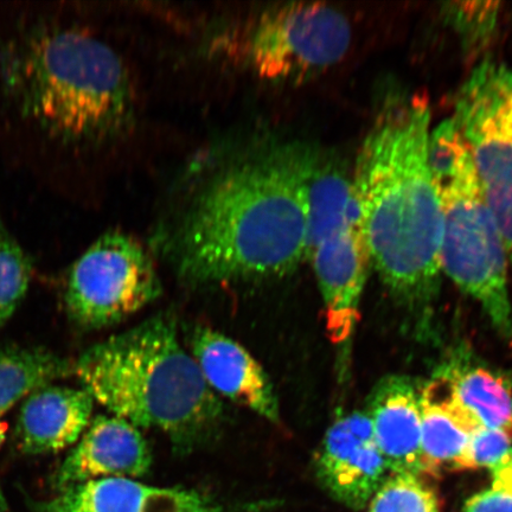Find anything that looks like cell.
<instances>
[{"label": "cell", "mask_w": 512, "mask_h": 512, "mask_svg": "<svg viewBox=\"0 0 512 512\" xmlns=\"http://www.w3.org/2000/svg\"><path fill=\"white\" fill-rule=\"evenodd\" d=\"M309 149L268 147L204 185L162 245L183 283H258L297 271L307 260Z\"/></svg>", "instance_id": "cell-1"}, {"label": "cell", "mask_w": 512, "mask_h": 512, "mask_svg": "<svg viewBox=\"0 0 512 512\" xmlns=\"http://www.w3.org/2000/svg\"><path fill=\"white\" fill-rule=\"evenodd\" d=\"M0 112L46 164L48 155L124 132L133 117L130 75L101 38L43 15L0 41Z\"/></svg>", "instance_id": "cell-2"}, {"label": "cell", "mask_w": 512, "mask_h": 512, "mask_svg": "<svg viewBox=\"0 0 512 512\" xmlns=\"http://www.w3.org/2000/svg\"><path fill=\"white\" fill-rule=\"evenodd\" d=\"M427 101L393 102L364 139L352 185L370 262L389 290L412 309L438 294L443 215L430 163Z\"/></svg>", "instance_id": "cell-3"}, {"label": "cell", "mask_w": 512, "mask_h": 512, "mask_svg": "<svg viewBox=\"0 0 512 512\" xmlns=\"http://www.w3.org/2000/svg\"><path fill=\"white\" fill-rule=\"evenodd\" d=\"M73 375L112 415L163 433L181 452L207 446L226 421L171 315L93 345L74 362Z\"/></svg>", "instance_id": "cell-4"}, {"label": "cell", "mask_w": 512, "mask_h": 512, "mask_svg": "<svg viewBox=\"0 0 512 512\" xmlns=\"http://www.w3.org/2000/svg\"><path fill=\"white\" fill-rule=\"evenodd\" d=\"M430 163L443 215V272L476 299L499 334L512 341L507 251L469 147L452 118L431 132Z\"/></svg>", "instance_id": "cell-5"}, {"label": "cell", "mask_w": 512, "mask_h": 512, "mask_svg": "<svg viewBox=\"0 0 512 512\" xmlns=\"http://www.w3.org/2000/svg\"><path fill=\"white\" fill-rule=\"evenodd\" d=\"M223 49L258 78L300 83L335 66L347 55V16L324 3L274 5L223 38Z\"/></svg>", "instance_id": "cell-6"}, {"label": "cell", "mask_w": 512, "mask_h": 512, "mask_svg": "<svg viewBox=\"0 0 512 512\" xmlns=\"http://www.w3.org/2000/svg\"><path fill=\"white\" fill-rule=\"evenodd\" d=\"M452 119L469 147L512 265V69L480 63L460 88Z\"/></svg>", "instance_id": "cell-7"}, {"label": "cell", "mask_w": 512, "mask_h": 512, "mask_svg": "<svg viewBox=\"0 0 512 512\" xmlns=\"http://www.w3.org/2000/svg\"><path fill=\"white\" fill-rule=\"evenodd\" d=\"M162 294L149 253L118 230L96 240L70 268L66 303L83 329L108 328L136 315Z\"/></svg>", "instance_id": "cell-8"}, {"label": "cell", "mask_w": 512, "mask_h": 512, "mask_svg": "<svg viewBox=\"0 0 512 512\" xmlns=\"http://www.w3.org/2000/svg\"><path fill=\"white\" fill-rule=\"evenodd\" d=\"M315 472L337 502L354 510L367 507L393 476L367 413L344 415L332 424L316 452Z\"/></svg>", "instance_id": "cell-9"}, {"label": "cell", "mask_w": 512, "mask_h": 512, "mask_svg": "<svg viewBox=\"0 0 512 512\" xmlns=\"http://www.w3.org/2000/svg\"><path fill=\"white\" fill-rule=\"evenodd\" d=\"M325 305L326 330L335 344L348 341L360 322V303L371 265L361 222L320 242L309 255Z\"/></svg>", "instance_id": "cell-10"}, {"label": "cell", "mask_w": 512, "mask_h": 512, "mask_svg": "<svg viewBox=\"0 0 512 512\" xmlns=\"http://www.w3.org/2000/svg\"><path fill=\"white\" fill-rule=\"evenodd\" d=\"M189 342L190 355L216 395L278 424L280 407L273 383L249 351L209 326H195Z\"/></svg>", "instance_id": "cell-11"}, {"label": "cell", "mask_w": 512, "mask_h": 512, "mask_svg": "<svg viewBox=\"0 0 512 512\" xmlns=\"http://www.w3.org/2000/svg\"><path fill=\"white\" fill-rule=\"evenodd\" d=\"M152 453L140 428L118 416L98 415L56 473L61 491L101 478L140 479L150 472Z\"/></svg>", "instance_id": "cell-12"}, {"label": "cell", "mask_w": 512, "mask_h": 512, "mask_svg": "<svg viewBox=\"0 0 512 512\" xmlns=\"http://www.w3.org/2000/svg\"><path fill=\"white\" fill-rule=\"evenodd\" d=\"M41 512H223L201 492L159 488L136 479L101 478L70 486L42 505Z\"/></svg>", "instance_id": "cell-13"}, {"label": "cell", "mask_w": 512, "mask_h": 512, "mask_svg": "<svg viewBox=\"0 0 512 512\" xmlns=\"http://www.w3.org/2000/svg\"><path fill=\"white\" fill-rule=\"evenodd\" d=\"M25 399L15 430L23 453L38 456L66 450L91 424L94 400L85 389L48 384Z\"/></svg>", "instance_id": "cell-14"}, {"label": "cell", "mask_w": 512, "mask_h": 512, "mask_svg": "<svg viewBox=\"0 0 512 512\" xmlns=\"http://www.w3.org/2000/svg\"><path fill=\"white\" fill-rule=\"evenodd\" d=\"M416 384L389 376L371 393L368 418L375 440L393 475L421 476V408Z\"/></svg>", "instance_id": "cell-15"}, {"label": "cell", "mask_w": 512, "mask_h": 512, "mask_svg": "<svg viewBox=\"0 0 512 512\" xmlns=\"http://www.w3.org/2000/svg\"><path fill=\"white\" fill-rule=\"evenodd\" d=\"M431 387L472 432L491 428L512 435V387L501 374L484 367H452L435 377Z\"/></svg>", "instance_id": "cell-16"}, {"label": "cell", "mask_w": 512, "mask_h": 512, "mask_svg": "<svg viewBox=\"0 0 512 512\" xmlns=\"http://www.w3.org/2000/svg\"><path fill=\"white\" fill-rule=\"evenodd\" d=\"M307 259L320 242L360 221L352 174L330 153L309 149L306 169Z\"/></svg>", "instance_id": "cell-17"}, {"label": "cell", "mask_w": 512, "mask_h": 512, "mask_svg": "<svg viewBox=\"0 0 512 512\" xmlns=\"http://www.w3.org/2000/svg\"><path fill=\"white\" fill-rule=\"evenodd\" d=\"M74 374V362L41 348L0 349V444L3 416L38 388Z\"/></svg>", "instance_id": "cell-18"}, {"label": "cell", "mask_w": 512, "mask_h": 512, "mask_svg": "<svg viewBox=\"0 0 512 512\" xmlns=\"http://www.w3.org/2000/svg\"><path fill=\"white\" fill-rule=\"evenodd\" d=\"M420 408L422 471L437 477L441 470H466L472 432L450 409L421 395Z\"/></svg>", "instance_id": "cell-19"}, {"label": "cell", "mask_w": 512, "mask_h": 512, "mask_svg": "<svg viewBox=\"0 0 512 512\" xmlns=\"http://www.w3.org/2000/svg\"><path fill=\"white\" fill-rule=\"evenodd\" d=\"M34 265L0 214V328L9 322L28 292Z\"/></svg>", "instance_id": "cell-20"}, {"label": "cell", "mask_w": 512, "mask_h": 512, "mask_svg": "<svg viewBox=\"0 0 512 512\" xmlns=\"http://www.w3.org/2000/svg\"><path fill=\"white\" fill-rule=\"evenodd\" d=\"M368 505V512H440L434 490L414 475H393Z\"/></svg>", "instance_id": "cell-21"}, {"label": "cell", "mask_w": 512, "mask_h": 512, "mask_svg": "<svg viewBox=\"0 0 512 512\" xmlns=\"http://www.w3.org/2000/svg\"><path fill=\"white\" fill-rule=\"evenodd\" d=\"M490 471V488L467 499L463 512H512V451Z\"/></svg>", "instance_id": "cell-22"}, {"label": "cell", "mask_w": 512, "mask_h": 512, "mask_svg": "<svg viewBox=\"0 0 512 512\" xmlns=\"http://www.w3.org/2000/svg\"><path fill=\"white\" fill-rule=\"evenodd\" d=\"M512 451V435L491 428H479L472 433L467 448L466 470L486 467L491 470L507 458Z\"/></svg>", "instance_id": "cell-23"}, {"label": "cell", "mask_w": 512, "mask_h": 512, "mask_svg": "<svg viewBox=\"0 0 512 512\" xmlns=\"http://www.w3.org/2000/svg\"><path fill=\"white\" fill-rule=\"evenodd\" d=\"M495 3H463L454 4L452 17L457 19L460 30L466 37H485L495 28L497 18Z\"/></svg>", "instance_id": "cell-24"}, {"label": "cell", "mask_w": 512, "mask_h": 512, "mask_svg": "<svg viewBox=\"0 0 512 512\" xmlns=\"http://www.w3.org/2000/svg\"><path fill=\"white\" fill-rule=\"evenodd\" d=\"M0 512H10L8 507V503H6V499L3 494L2 488H0Z\"/></svg>", "instance_id": "cell-25"}]
</instances>
